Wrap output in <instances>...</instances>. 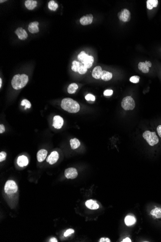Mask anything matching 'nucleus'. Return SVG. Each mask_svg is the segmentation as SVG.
Masks as SVG:
<instances>
[{
	"label": "nucleus",
	"mask_w": 161,
	"mask_h": 242,
	"mask_svg": "<svg viewBox=\"0 0 161 242\" xmlns=\"http://www.w3.org/2000/svg\"><path fill=\"white\" fill-rule=\"evenodd\" d=\"M49 242H58V240L56 239V238H55V237H52V238H51L50 240H49Z\"/></svg>",
	"instance_id": "58836bf2"
},
{
	"label": "nucleus",
	"mask_w": 161,
	"mask_h": 242,
	"mask_svg": "<svg viewBox=\"0 0 161 242\" xmlns=\"http://www.w3.org/2000/svg\"><path fill=\"white\" fill-rule=\"evenodd\" d=\"M125 223L127 226H131V225H134L136 223V219L134 216H132L130 215H128L127 216L125 217Z\"/></svg>",
	"instance_id": "6ab92c4d"
},
{
	"label": "nucleus",
	"mask_w": 161,
	"mask_h": 242,
	"mask_svg": "<svg viewBox=\"0 0 161 242\" xmlns=\"http://www.w3.org/2000/svg\"><path fill=\"white\" fill-rule=\"evenodd\" d=\"M78 86L76 83H72L69 86L68 88V92L69 94H74L75 93L77 89H78Z\"/></svg>",
	"instance_id": "393cba45"
},
{
	"label": "nucleus",
	"mask_w": 161,
	"mask_h": 242,
	"mask_svg": "<svg viewBox=\"0 0 161 242\" xmlns=\"http://www.w3.org/2000/svg\"><path fill=\"white\" fill-rule=\"evenodd\" d=\"M130 12L127 9H124L118 13V17L120 20L124 22H127L130 19Z\"/></svg>",
	"instance_id": "0eeeda50"
},
{
	"label": "nucleus",
	"mask_w": 161,
	"mask_h": 242,
	"mask_svg": "<svg viewBox=\"0 0 161 242\" xmlns=\"http://www.w3.org/2000/svg\"><path fill=\"white\" fill-rule=\"evenodd\" d=\"M21 105L22 106H25V109H26L27 108H30L31 107V104H30V102L28 100L26 99L22 100V101L21 102Z\"/></svg>",
	"instance_id": "cd10ccee"
},
{
	"label": "nucleus",
	"mask_w": 161,
	"mask_h": 242,
	"mask_svg": "<svg viewBox=\"0 0 161 242\" xmlns=\"http://www.w3.org/2000/svg\"><path fill=\"white\" fill-rule=\"evenodd\" d=\"M99 242H111V240L109 238H105V237H102L99 240Z\"/></svg>",
	"instance_id": "f704fd0d"
},
{
	"label": "nucleus",
	"mask_w": 161,
	"mask_h": 242,
	"mask_svg": "<svg viewBox=\"0 0 161 242\" xmlns=\"http://www.w3.org/2000/svg\"><path fill=\"white\" fill-rule=\"evenodd\" d=\"M122 242H131V240L129 238H128V237H127V238H125V239H124V240H122Z\"/></svg>",
	"instance_id": "4c0bfd02"
},
{
	"label": "nucleus",
	"mask_w": 161,
	"mask_h": 242,
	"mask_svg": "<svg viewBox=\"0 0 161 242\" xmlns=\"http://www.w3.org/2000/svg\"><path fill=\"white\" fill-rule=\"evenodd\" d=\"M64 120L62 117L59 115H56L54 117L53 126L55 128L59 129L62 128L63 125Z\"/></svg>",
	"instance_id": "1a4fd4ad"
},
{
	"label": "nucleus",
	"mask_w": 161,
	"mask_h": 242,
	"mask_svg": "<svg viewBox=\"0 0 161 242\" xmlns=\"http://www.w3.org/2000/svg\"><path fill=\"white\" fill-rule=\"evenodd\" d=\"M93 17L92 14L87 15L85 16H83L81 17L80 20V22L82 25H87L90 24L93 21Z\"/></svg>",
	"instance_id": "9b49d317"
},
{
	"label": "nucleus",
	"mask_w": 161,
	"mask_h": 242,
	"mask_svg": "<svg viewBox=\"0 0 161 242\" xmlns=\"http://www.w3.org/2000/svg\"><path fill=\"white\" fill-rule=\"evenodd\" d=\"M64 174L67 178L74 179L77 177L78 172L74 168H69L65 170Z\"/></svg>",
	"instance_id": "6e6552de"
},
{
	"label": "nucleus",
	"mask_w": 161,
	"mask_h": 242,
	"mask_svg": "<svg viewBox=\"0 0 161 242\" xmlns=\"http://www.w3.org/2000/svg\"><path fill=\"white\" fill-rule=\"evenodd\" d=\"M158 4V0H148L147 1V8L152 10L153 7H156Z\"/></svg>",
	"instance_id": "5701e85b"
},
{
	"label": "nucleus",
	"mask_w": 161,
	"mask_h": 242,
	"mask_svg": "<svg viewBox=\"0 0 161 242\" xmlns=\"http://www.w3.org/2000/svg\"><path fill=\"white\" fill-rule=\"evenodd\" d=\"M140 77L137 75H135L131 77L130 78V81L133 83H138L140 81Z\"/></svg>",
	"instance_id": "c756f323"
},
{
	"label": "nucleus",
	"mask_w": 161,
	"mask_h": 242,
	"mask_svg": "<svg viewBox=\"0 0 161 242\" xmlns=\"http://www.w3.org/2000/svg\"><path fill=\"white\" fill-rule=\"evenodd\" d=\"M78 59L87 69L91 68L94 61L93 57L86 54L85 51H82L78 55Z\"/></svg>",
	"instance_id": "7ed1b4c3"
},
{
	"label": "nucleus",
	"mask_w": 161,
	"mask_h": 242,
	"mask_svg": "<svg viewBox=\"0 0 161 242\" xmlns=\"http://www.w3.org/2000/svg\"><path fill=\"white\" fill-rule=\"evenodd\" d=\"M151 215L154 218H161V208L160 207H155L153 209L151 212Z\"/></svg>",
	"instance_id": "412c9836"
},
{
	"label": "nucleus",
	"mask_w": 161,
	"mask_h": 242,
	"mask_svg": "<svg viewBox=\"0 0 161 242\" xmlns=\"http://www.w3.org/2000/svg\"><path fill=\"white\" fill-rule=\"evenodd\" d=\"M146 64H147V65L149 67H151V62H150V61H146L145 62Z\"/></svg>",
	"instance_id": "ea45409f"
},
{
	"label": "nucleus",
	"mask_w": 161,
	"mask_h": 242,
	"mask_svg": "<svg viewBox=\"0 0 161 242\" xmlns=\"http://www.w3.org/2000/svg\"><path fill=\"white\" fill-rule=\"evenodd\" d=\"M58 159H59L58 153V152L54 151L51 152L50 155L46 159V161L49 163V164L52 165L56 163Z\"/></svg>",
	"instance_id": "9d476101"
},
{
	"label": "nucleus",
	"mask_w": 161,
	"mask_h": 242,
	"mask_svg": "<svg viewBox=\"0 0 161 242\" xmlns=\"http://www.w3.org/2000/svg\"><path fill=\"white\" fill-rule=\"evenodd\" d=\"M121 106L125 110H132L135 107V102L131 96L125 97L122 101Z\"/></svg>",
	"instance_id": "39448f33"
},
{
	"label": "nucleus",
	"mask_w": 161,
	"mask_h": 242,
	"mask_svg": "<svg viewBox=\"0 0 161 242\" xmlns=\"http://www.w3.org/2000/svg\"><path fill=\"white\" fill-rule=\"evenodd\" d=\"M58 7V4L54 1H50L48 3V8L51 10L56 11Z\"/></svg>",
	"instance_id": "a878e982"
},
{
	"label": "nucleus",
	"mask_w": 161,
	"mask_h": 242,
	"mask_svg": "<svg viewBox=\"0 0 161 242\" xmlns=\"http://www.w3.org/2000/svg\"><path fill=\"white\" fill-rule=\"evenodd\" d=\"M1 84H2V80H1V78L0 79V87L1 88Z\"/></svg>",
	"instance_id": "a19ab883"
},
{
	"label": "nucleus",
	"mask_w": 161,
	"mask_h": 242,
	"mask_svg": "<svg viewBox=\"0 0 161 242\" xmlns=\"http://www.w3.org/2000/svg\"><path fill=\"white\" fill-rule=\"evenodd\" d=\"M112 77V73L106 71H102L101 74V79L103 80L107 81L111 80Z\"/></svg>",
	"instance_id": "aec40b11"
},
{
	"label": "nucleus",
	"mask_w": 161,
	"mask_h": 242,
	"mask_svg": "<svg viewBox=\"0 0 161 242\" xmlns=\"http://www.w3.org/2000/svg\"><path fill=\"white\" fill-rule=\"evenodd\" d=\"M85 205L86 207L91 209V210H96L99 207V205L96 203V202L93 200H89L85 202Z\"/></svg>",
	"instance_id": "2eb2a0df"
},
{
	"label": "nucleus",
	"mask_w": 161,
	"mask_h": 242,
	"mask_svg": "<svg viewBox=\"0 0 161 242\" xmlns=\"http://www.w3.org/2000/svg\"><path fill=\"white\" fill-rule=\"evenodd\" d=\"M102 72V68L99 66H96L94 68L92 71V75L94 78L96 80H99L101 78V74Z\"/></svg>",
	"instance_id": "dca6fc26"
},
{
	"label": "nucleus",
	"mask_w": 161,
	"mask_h": 242,
	"mask_svg": "<svg viewBox=\"0 0 161 242\" xmlns=\"http://www.w3.org/2000/svg\"><path fill=\"white\" fill-rule=\"evenodd\" d=\"M61 106L63 109L71 113H76L80 109L79 104L72 98H64L61 103Z\"/></svg>",
	"instance_id": "f257e3e1"
},
{
	"label": "nucleus",
	"mask_w": 161,
	"mask_h": 242,
	"mask_svg": "<svg viewBox=\"0 0 161 242\" xmlns=\"http://www.w3.org/2000/svg\"><path fill=\"white\" fill-rule=\"evenodd\" d=\"M157 131L159 136L161 138V125H159L157 127Z\"/></svg>",
	"instance_id": "e433bc0d"
},
{
	"label": "nucleus",
	"mask_w": 161,
	"mask_h": 242,
	"mask_svg": "<svg viewBox=\"0 0 161 242\" xmlns=\"http://www.w3.org/2000/svg\"><path fill=\"white\" fill-rule=\"evenodd\" d=\"M143 137L151 146H154L158 143V137H157L155 132L146 131L143 133Z\"/></svg>",
	"instance_id": "20e7f679"
},
{
	"label": "nucleus",
	"mask_w": 161,
	"mask_h": 242,
	"mask_svg": "<svg viewBox=\"0 0 161 242\" xmlns=\"http://www.w3.org/2000/svg\"><path fill=\"white\" fill-rule=\"evenodd\" d=\"M37 4V1L34 0H27L25 3V5L26 8L30 10H33V9L36 7Z\"/></svg>",
	"instance_id": "a211bd4d"
},
{
	"label": "nucleus",
	"mask_w": 161,
	"mask_h": 242,
	"mask_svg": "<svg viewBox=\"0 0 161 242\" xmlns=\"http://www.w3.org/2000/svg\"><path fill=\"white\" fill-rule=\"evenodd\" d=\"M72 69L75 72H78V69L79 68L80 64V62H78L76 61H74L72 63Z\"/></svg>",
	"instance_id": "bb28decb"
},
{
	"label": "nucleus",
	"mask_w": 161,
	"mask_h": 242,
	"mask_svg": "<svg viewBox=\"0 0 161 242\" xmlns=\"http://www.w3.org/2000/svg\"><path fill=\"white\" fill-rule=\"evenodd\" d=\"M113 91L111 89H107L104 91V95L105 96H111L113 94Z\"/></svg>",
	"instance_id": "72a5a7b5"
},
{
	"label": "nucleus",
	"mask_w": 161,
	"mask_h": 242,
	"mask_svg": "<svg viewBox=\"0 0 161 242\" xmlns=\"http://www.w3.org/2000/svg\"><path fill=\"white\" fill-rule=\"evenodd\" d=\"M15 33L17 35L19 39L22 40L26 39L28 37L27 32L22 28H19L15 31Z\"/></svg>",
	"instance_id": "f8f14e48"
},
{
	"label": "nucleus",
	"mask_w": 161,
	"mask_h": 242,
	"mask_svg": "<svg viewBox=\"0 0 161 242\" xmlns=\"http://www.w3.org/2000/svg\"><path fill=\"white\" fill-rule=\"evenodd\" d=\"M1 1V3H2V2H3V1Z\"/></svg>",
	"instance_id": "79ce46f5"
},
{
	"label": "nucleus",
	"mask_w": 161,
	"mask_h": 242,
	"mask_svg": "<svg viewBox=\"0 0 161 242\" xmlns=\"http://www.w3.org/2000/svg\"><path fill=\"white\" fill-rule=\"evenodd\" d=\"M87 71V68H86V67H85V66H84V65H82V64H81V65H80V66L79 68L78 72L80 74L83 75V74H85L86 73Z\"/></svg>",
	"instance_id": "c85d7f7f"
},
{
	"label": "nucleus",
	"mask_w": 161,
	"mask_h": 242,
	"mask_svg": "<svg viewBox=\"0 0 161 242\" xmlns=\"http://www.w3.org/2000/svg\"><path fill=\"white\" fill-rule=\"evenodd\" d=\"M70 145H71V148L72 149H77L80 146V142L78 139L75 138L72 139L70 140Z\"/></svg>",
	"instance_id": "b1692460"
},
{
	"label": "nucleus",
	"mask_w": 161,
	"mask_h": 242,
	"mask_svg": "<svg viewBox=\"0 0 161 242\" xmlns=\"http://www.w3.org/2000/svg\"><path fill=\"white\" fill-rule=\"evenodd\" d=\"M29 81L28 75L25 74L17 75L13 77L11 84L13 88L16 90H19L24 88Z\"/></svg>",
	"instance_id": "f03ea898"
},
{
	"label": "nucleus",
	"mask_w": 161,
	"mask_h": 242,
	"mask_svg": "<svg viewBox=\"0 0 161 242\" xmlns=\"http://www.w3.org/2000/svg\"><path fill=\"white\" fill-rule=\"evenodd\" d=\"M138 68L143 73H148L149 72V67L145 62H140L138 64Z\"/></svg>",
	"instance_id": "4be33fe9"
},
{
	"label": "nucleus",
	"mask_w": 161,
	"mask_h": 242,
	"mask_svg": "<svg viewBox=\"0 0 161 242\" xmlns=\"http://www.w3.org/2000/svg\"><path fill=\"white\" fill-rule=\"evenodd\" d=\"M7 154L5 152H1L0 153V162L4 161L6 160Z\"/></svg>",
	"instance_id": "473e14b6"
},
{
	"label": "nucleus",
	"mask_w": 161,
	"mask_h": 242,
	"mask_svg": "<svg viewBox=\"0 0 161 242\" xmlns=\"http://www.w3.org/2000/svg\"><path fill=\"white\" fill-rule=\"evenodd\" d=\"M47 155V151L45 149H42L39 150L37 154V159L38 161L40 162L43 161L46 158Z\"/></svg>",
	"instance_id": "4468645a"
},
{
	"label": "nucleus",
	"mask_w": 161,
	"mask_h": 242,
	"mask_svg": "<svg viewBox=\"0 0 161 242\" xmlns=\"http://www.w3.org/2000/svg\"><path fill=\"white\" fill-rule=\"evenodd\" d=\"M85 99H86V100L88 101H95V100H96V98H95V96L94 95H92L91 94H87V95L85 96Z\"/></svg>",
	"instance_id": "7c9ffc66"
},
{
	"label": "nucleus",
	"mask_w": 161,
	"mask_h": 242,
	"mask_svg": "<svg viewBox=\"0 0 161 242\" xmlns=\"http://www.w3.org/2000/svg\"><path fill=\"white\" fill-rule=\"evenodd\" d=\"M4 131H5L4 126L3 125V124H1L0 125V133H4Z\"/></svg>",
	"instance_id": "c9c22d12"
},
{
	"label": "nucleus",
	"mask_w": 161,
	"mask_h": 242,
	"mask_svg": "<svg viewBox=\"0 0 161 242\" xmlns=\"http://www.w3.org/2000/svg\"><path fill=\"white\" fill-rule=\"evenodd\" d=\"M17 163L20 167H24L28 165V164L29 163V160L26 156H23V155L20 156L17 159Z\"/></svg>",
	"instance_id": "f3484780"
},
{
	"label": "nucleus",
	"mask_w": 161,
	"mask_h": 242,
	"mask_svg": "<svg viewBox=\"0 0 161 242\" xmlns=\"http://www.w3.org/2000/svg\"><path fill=\"white\" fill-rule=\"evenodd\" d=\"M18 190V187L16 182L13 180H8L4 186V191L7 194H13L16 193Z\"/></svg>",
	"instance_id": "423d86ee"
},
{
	"label": "nucleus",
	"mask_w": 161,
	"mask_h": 242,
	"mask_svg": "<svg viewBox=\"0 0 161 242\" xmlns=\"http://www.w3.org/2000/svg\"><path fill=\"white\" fill-rule=\"evenodd\" d=\"M39 22L37 21L33 22L30 23L28 27V30L32 33H37L39 32V28H38Z\"/></svg>",
	"instance_id": "ddd939ff"
},
{
	"label": "nucleus",
	"mask_w": 161,
	"mask_h": 242,
	"mask_svg": "<svg viewBox=\"0 0 161 242\" xmlns=\"http://www.w3.org/2000/svg\"><path fill=\"white\" fill-rule=\"evenodd\" d=\"M74 229H69L67 230L65 232V233L64 234V236L67 237L71 235L72 234H73V233H74Z\"/></svg>",
	"instance_id": "2f4dec72"
}]
</instances>
